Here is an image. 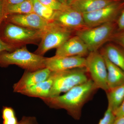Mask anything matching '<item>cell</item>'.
<instances>
[{"instance_id":"cell-1","label":"cell","mask_w":124,"mask_h":124,"mask_svg":"<svg viewBox=\"0 0 124 124\" xmlns=\"http://www.w3.org/2000/svg\"><path fill=\"white\" fill-rule=\"evenodd\" d=\"M98 88L91 79L56 97L42 99L51 108L63 109L76 120L81 117L82 108Z\"/></svg>"},{"instance_id":"cell-2","label":"cell","mask_w":124,"mask_h":124,"mask_svg":"<svg viewBox=\"0 0 124 124\" xmlns=\"http://www.w3.org/2000/svg\"><path fill=\"white\" fill-rule=\"evenodd\" d=\"M44 31L25 28L5 21L0 27V38L16 49L27 45H39Z\"/></svg>"},{"instance_id":"cell-3","label":"cell","mask_w":124,"mask_h":124,"mask_svg":"<svg viewBox=\"0 0 124 124\" xmlns=\"http://www.w3.org/2000/svg\"><path fill=\"white\" fill-rule=\"evenodd\" d=\"M46 57L32 53L24 46L14 51L0 53V66L16 65L25 70L34 71L46 67Z\"/></svg>"},{"instance_id":"cell-4","label":"cell","mask_w":124,"mask_h":124,"mask_svg":"<svg viewBox=\"0 0 124 124\" xmlns=\"http://www.w3.org/2000/svg\"><path fill=\"white\" fill-rule=\"evenodd\" d=\"M54 72V80L48 98L54 97L66 93L90 79L85 67Z\"/></svg>"},{"instance_id":"cell-5","label":"cell","mask_w":124,"mask_h":124,"mask_svg":"<svg viewBox=\"0 0 124 124\" xmlns=\"http://www.w3.org/2000/svg\"><path fill=\"white\" fill-rule=\"evenodd\" d=\"M117 31L116 22L105 23L93 27L88 28L75 32L83 40L89 52L97 51L111 38Z\"/></svg>"},{"instance_id":"cell-6","label":"cell","mask_w":124,"mask_h":124,"mask_svg":"<svg viewBox=\"0 0 124 124\" xmlns=\"http://www.w3.org/2000/svg\"><path fill=\"white\" fill-rule=\"evenodd\" d=\"M74 32L51 22L44 31L38 48L34 53L43 56L51 49H57L73 36Z\"/></svg>"},{"instance_id":"cell-7","label":"cell","mask_w":124,"mask_h":124,"mask_svg":"<svg viewBox=\"0 0 124 124\" xmlns=\"http://www.w3.org/2000/svg\"><path fill=\"white\" fill-rule=\"evenodd\" d=\"M85 68L98 89L107 92L109 89L107 70L104 57L98 51L89 52L85 58Z\"/></svg>"},{"instance_id":"cell-8","label":"cell","mask_w":124,"mask_h":124,"mask_svg":"<svg viewBox=\"0 0 124 124\" xmlns=\"http://www.w3.org/2000/svg\"><path fill=\"white\" fill-rule=\"evenodd\" d=\"M124 8V1H115L100 9L83 14L86 26L89 28L115 22Z\"/></svg>"},{"instance_id":"cell-9","label":"cell","mask_w":124,"mask_h":124,"mask_svg":"<svg viewBox=\"0 0 124 124\" xmlns=\"http://www.w3.org/2000/svg\"><path fill=\"white\" fill-rule=\"evenodd\" d=\"M53 21L75 32L89 28L86 26L83 14L69 6L62 10L55 11Z\"/></svg>"},{"instance_id":"cell-10","label":"cell","mask_w":124,"mask_h":124,"mask_svg":"<svg viewBox=\"0 0 124 124\" xmlns=\"http://www.w3.org/2000/svg\"><path fill=\"white\" fill-rule=\"evenodd\" d=\"M5 21L28 29L44 31L51 22L41 17L34 13L24 14H10Z\"/></svg>"},{"instance_id":"cell-11","label":"cell","mask_w":124,"mask_h":124,"mask_svg":"<svg viewBox=\"0 0 124 124\" xmlns=\"http://www.w3.org/2000/svg\"><path fill=\"white\" fill-rule=\"evenodd\" d=\"M46 67L51 72H58L85 67V58L81 56L58 57L55 55L46 58Z\"/></svg>"},{"instance_id":"cell-12","label":"cell","mask_w":124,"mask_h":124,"mask_svg":"<svg viewBox=\"0 0 124 124\" xmlns=\"http://www.w3.org/2000/svg\"><path fill=\"white\" fill-rule=\"evenodd\" d=\"M51 72L47 68L34 71L25 70L20 79L14 84V92L21 93L27 89L46 80Z\"/></svg>"},{"instance_id":"cell-13","label":"cell","mask_w":124,"mask_h":124,"mask_svg":"<svg viewBox=\"0 0 124 124\" xmlns=\"http://www.w3.org/2000/svg\"><path fill=\"white\" fill-rule=\"evenodd\" d=\"M84 42L78 36H72L57 48L55 56L58 57L81 56L84 57L89 53Z\"/></svg>"},{"instance_id":"cell-14","label":"cell","mask_w":124,"mask_h":124,"mask_svg":"<svg viewBox=\"0 0 124 124\" xmlns=\"http://www.w3.org/2000/svg\"><path fill=\"white\" fill-rule=\"evenodd\" d=\"M54 78V73L52 72L47 79L23 91L21 94L31 97L40 98L41 99L49 97Z\"/></svg>"},{"instance_id":"cell-15","label":"cell","mask_w":124,"mask_h":124,"mask_svg":"<svg viewBox=\"0 0 124 124\" xmlns=\"http://www.w3.org/2000/svg\"><path fill=\"white\" fill-rule=\"evenodd\" d=\"M115 1V0H75L69 6L83 14L100 9Z\"/></svg>"},{"instance_id":"cell-16","label":"cell","mask_w":124,"mask_h":124,"mask_svg":"<svg viewBox=\"0 0 124 124\" xmlns=\"http://www.w3.org/2000/svg\"><path fill=\"white\" fill-rule=\"evenodd\" d=\"M100 53L124 71V50L120 46L109 43L103 48Z\"/></svg>"},{"instance_id":"cell-17","label":"cell","mask_w":124,"mask_h":124,"mask_svg":"<svg viewBox=\"0 0 124 124\" xmlns=\"http://www.w3.org/2000/svg\"><path fill=\"white\" fill-rule=\"evenodd\" d=\"M104 57L107 70L108 84L109 89L124 85V71Z\"/></svg>"},{"instance_id":"cell-18","label":"cell","mask_w":124,"mask_h":124,"mask_svg":"<svg viewBox=\"0 0 124 124\" xmlns=\"http://www.w3.org/2000/svg\"><path fill=\"white\" fill-rule=\"evenodd\" d=\"M106 93L108 101V107L114 112L124 101V85L109 89Z\"/></svg>"},{"instance_id":"cell-19","label":"cell","mask_w":124,"mask_h":124,"mask_svg":"<svg viewBox=\"0 0 124 124\" xmlns=\"http://www.w3.org/2000/svg\"><path fill=\"white\" fill-rule=\"evenodd\" d=\"M33 13L48 22L53 21L55 11L42 4L38 0H31Z\"/></svg>"},{"instance_id":"cell-20","label":"cell","mask_w":124,"mask_h":124,"mask_svg":"<svg viewBox=\"0 0 124 124\" xmlns=\"http://www.w3.org/2000/svg\"><path fill=\"white\" fill-rule=\"evenodd\" d=\"M8 11L10 14H24L33 13L31 0H26L15 4H9Z\"/></svg>"},{"instance_id":"cell-21","label":"cell","mask_w":124,"mask_h":124,"mask_svg":"<svg viewBox=\"0 0 124 124\" xmlns=\"http://www.w3.org/2000/svg\"><path fill=\"white\" fill-rule=\"evenodd\" d=\"M2 124H18L17 119L14 110L10 107H4L2 110Z\"/></svg>"},{"instance_id":"cell-22","label":"cell","mask_w":124,"mask_h":124,"mask_svg":"<svg viewBox=\"0 0 124 124\" xmlns=\"http://www.w3.org/2000/svg\"><path fill=\"white\" fill-rule=\"evenodd\" d=\"M42 4L53 10L58 11L63 9L68 6L62 4L58 0H38Z\"/></svg>"},{"instance_id":"cell-23","label":"cell","mask_w":124,"mask_h":124,"mask_svg":"<svg viewBox=\"0 0 124 124\" xmlns=\"http://www.w3.org/2000/svg\"><path fill=\"white\" fill-rule=\"evenodd\" d=\"M116 119V116L113 111L108 107L102 118L99 121L98 124H113Z\"/></svg>"},{"instance_id":"cell-24","label":"cell","mask_w":124,"mask_h":124,"mask_svg":"<svg viewBox=\"0 0 124 124\" xmlns=\"http://www.w3.org/2000/svg\"><path fill=\"white\" fill-rule=\"evenodd\" d=\"M7 0H0V27L9 15Z\"/></svg>"},{"instance_id":"cell-25","label":"cell","mask_w":124,"mask_h":124,"mask_svg":"<svg viewBox=\"0 0 124 124\" xmlns=\"http://www.w3.org/2000/svg\"><path fill=\"white\" fill-rule=\"evenodd\" d=\"M111 41L117 44L124 50V31H116L113 35Z\"/></svg>"},{"instance_id":"cell-26","label":"cell","mask_w":124,"mask_h":124,"mask_svg":"<svg viewBox=\"0 0 124 124\" xmlns=\"http://www.w3.org/2000/svg\"><path fill=\"white\" fill-rule=\"evenodd\" d=\"M116 22L117 31H124V8L121 12Z\"/></svg>"},{"instance_id":"cell-27","label":"cell","mask_w":124,"mask_h":124,"mask_svg":"<svg viewBox=\"0 0 124 124\" xmlns=\"http://www.w3.org/2000/svg\"><path fill=\"white\" fill-rule=\"evenodd\" d=\"M18 124H39L36 118L33 116H24L19 121Z\"/></svg>"},{"instance_id":"cell-28","label":"cell","mask_w":124,"mask_h":124,"mask_svg":"<svg viewBox=\"0 0 124 124\" xmlns=\"http://www.w3.org/2000/svg\"><path fill=\"white\" fill-rule=\"evenodd\" d=\"M15 50L12 46L5 43L0 38V53L4 51L11 52Z\"/></svg>"},{"instance_id":"cell-29","label":"cell","mask_w":124,"mask_h":124,"mask_svg":"<svg viewBox=\"0 0 124 124\" xmlns=\"http://www.w3.org/2000/svg\"><path fill=\"white\" fill-rule=\"evenodd\" d=\"M113 112L116 117L124 116V101L120 107Z\"/></svg>"},{"instance_id":"cell-30","label":"cell","mask_w":124,"mask_h":124,"mask_svg":"<svg viewBox=\"0 0 124 124\" xmlns=\"http://www.w3.org/2000/svg\"><path fill=\"white\" fill-rule=\"evenodd\" d=\"M113 124H124V116L116 117Z\"/></svg>"},{"instance_id":"cell-31","label":"cell","mask_w":124,"mask_h":124,"mask_svg":"<svg viewBox=\"0 0 124 124\" xmlns=\"http://www.w3.org/2000/svg\"><path fill=\"white\" fill-rule=\"evenodd\" d=\"M9 4H15L23 2L26 0H7Z\"/></svg>"},{"instance_id":"cell-32","label":"cell","mask_w":124,"mask_h":124,"mask_svg":"<svg viewBox=\"0 0 124 124\" xmlns=\"http://www.w3.org/2000/svg\"><path fill=\"white\" fill-rule=\"evenodd\" d=\"M67 5H70L75 0H66Z\"/></svg>"},{"instance_id":"cell-33","label":"cell","mask_w":124,"mask_h":124,"mask_svg":"<svg viewBox=\"0 0 124 124\" xmlns=\"http://www.w3.org/2000/svg\"><path fill=\"white\" fill-rule=\"evenodd\" d=\"M58 0L63 4L65 5H67L66 0Z\"/></svg>"},{"instance_id":"cell-34","label":"cell","mask_w":124,"mask_h":124,"mask_svg":"<svg viewBox=\"0 0 124 124\" xmlns=\"http://www.w3.org/2000/svg\"><path fill=\"white\" fill-rule=\"evenodd\" d=\"M116 1H124V0H115Z\"/></svg>"}]
</instances>
